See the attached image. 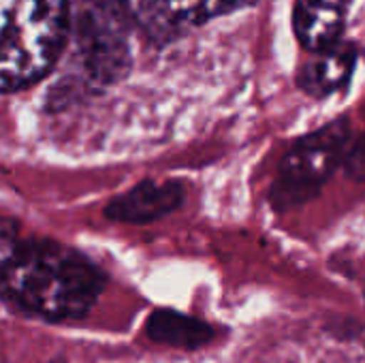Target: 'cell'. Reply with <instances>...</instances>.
<instances>
[{
	"label": "cell",
	"instance_id": "cell-8",
	"mask_svg": "<svg viewBox=\"0 0 365 363\" xmlns=\"http://www.w3.org/2000/svg\"><path fill=\"white\" fill-rule=\"evenodd\" d=\"M145 334L152 342L175 347V349H188V351L201 349L214 338L212 325L167 308L156 310L148 317Z\"/></svg>",
	"mask_w": 365,
	"mask_h": 363
},
{
	"label": "cell",
	"instance_id": "cell-7",
	"mask_svg": "<svg viewBox=\"0 0 365 363\" xmlns=\"http://www.w3.org/2000/svg\"><path fill=\"white\" fill-rule=\"evenodd\" d=\"M355 64L357 47L353 43H336L299 68L297 86L314 98H325L351 81Z\"/></svg>",
	"mask_w": 365,
	"mask_h": 363
},
{
	"label": "cell",
	"instance_id": "cell-2",
	"mask_svg": "<svg viewBox=\"0 0 365 363\" xmlns=\"http://www.w3.org/2000/svg\"><path fill=\"white\" fill-rule=\"evenodd\" d=\"M68 34L66 0H0V92L43 79Z\"/></svg>",
	"mask_w": 365,
	"mask_h": 363
},
{
	"label": "cell",
	"instance_id": "cell-5",
	"mask_svg": "<svg viewBox=\"0 0 365 363\" xmlns=\"http://www.w3.org/2000/svg\"><path fill=\"white\" fill-rule=\"evenodd\" d=\"M184 201V190L175 182L158 184L154 180L139 182L128 193L113 197L107 208L105 216L115 223H128V225H145L152 220H158L173 210L180 208Z\"/></svg>",
	"mask_w": 365,
	"mask_h": 363
},
{
	"label": "cell",
	"instance_id": "cell-9",
	"mask_svg": "<svg viewBox=\"0 0 365 363\" xmlns=\"http://www.w3.org/2000/svg\"><path fill=\"white\" fill-rule=\"evenodd\" d=\"M344 169L346 173L357 180V182H364L365 184V135L357 137L351 141L349 145V152L344 156Z\"/></svg>",
	"mask_w": 365,
	"mask_h": 363
},
{
	"label": "cell",
	"instance_id": "cell-10",
	"mask_svg": "<svg viewBox=\"0 0 365 363\" xmlns=\"http://www.w3.org/2000/svg\"><path fill=\"white\" fill-rule=\"evenodd\" d=\"M0 363H4V362H2V357H0Z\"/></svg>",
	"mask_w": 365,
	"mask_h": 363
},
{
	"label": "cell",
	"instance_id": "cell-1",
	"mask_svg": "<svg viewBox=\"0 0 365 363\" xmlns=\"http://www.w3.org/2000/svg\"><path fill=\"white\" fill-rule=\"evenodd\" d=\"M105 278L75 248L47 237H30L19 223L0 216V297L43 321L83 319Z\"/></svg>",
	"mask_w": 365,
	"mask_h": 363
},
{
	"label": "cell",
	"instance_id": "cell-6",
	"mask_svg": "<svg viewBox=\"0 0 365 363\" xmlns=\"http://www.w3.org/2000/svg\"><path fill=\"white\" fill-rule=\"evenodd\" d=\"M346 0H295L293 30L306 51L321 53L340 43Z\"/></svg>",
	"mask_w": 365,
	"mask_h": 363
},
{
	"label": "cell",
	"instance_id": "cell-3",
	"mask_svg": "<svg viewBox=\"0 0 365 363\" xmlns=\"http://www.w3.org/2000/svg\"><path fill=\"white\" fill-rule=\"evenodd\" d=\"M351 141L353 131L344 118L302 137L280 163L272 186V203L284 210L310 201L344 163Z\"/></svg>",
	"mask_w": 365,
	"mask_h": 363
},
{
	"label": "cell",
	"instance_id": "cell-4",
	"mask_svg": "<svg viewBox=\"0 0 365 363\" xmlns=\"http://www.w3.org/2000/svg\"><path fill=\"white\" fill-rule=\"evenodd\" d=\"M139 28L154 41H171L214 17L259 0H120Z\"/></svg>",
	"mask_w": 365,
	"mask_h": 363
}]
</instances>
